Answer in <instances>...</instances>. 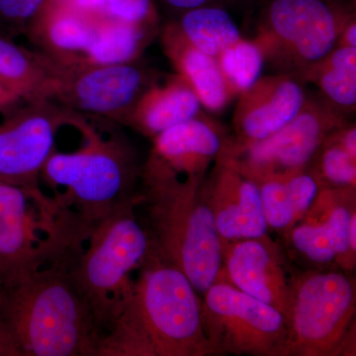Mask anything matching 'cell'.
Segmentation results:
<instances>
[{"label": "cell", "mask_w": 356, "mask_h": 356, "mask_svg": "<svg viewBox=\"0 0 356 356\" xmlns=\"http://www.w3.org/2000/svg\"><path fill=\"white\" fill-rule=\"evenodd\" d=\"M48 0H0V36L27 35Z\"/></svg>", "instance_id": "29"}, {"label": "cell", "mask_w": 356, "mask_h": 356, "mask_svg": "<svg viewBox=\"0 0 356 356\" xmlns=\"http://www.w3.org/2000/svg\"><path fill=\"white\" fill-rule=\"evenodd\" d=\"M76 252L0 285L2 356H98L102 336L72 277Z\"/></svg>", "instance_id": "1"}, {"label": "cell", "mask_w": 356, "mask_h": 356, "mask_svg": "<svg viewBox=\"0 0 356 356\" xmlns=\"http://www.w3.org/2000/svg\"><path fill=\"white\" fill-rule=\"evenodd\" d=\"M20 102L23 100L19 96L0 81V111L13 109Z\"/></svg>", "instance_id": "32"}, {"label": "cell", "mask_w": 356, "mask_h": 356, "mask_svg": "<svg viewBox=\"0 0 356 356\" xmlns=\"http://www.w3.org/2000/svg\"><path fill=\"white\" fill-rule=\"evenodd\" d=\"M233 124L235 146L257 142L275 133L299 113L306 95L301 81L290 74L261 76L238 96Z\"/></svg>", "instance_id": "15"}, {"label": "cell", "mask_w": 356, "mask_h": 356, "mask_svg": "<svg viewBox=\"0 0 356 356\" xmlns=\"http://www.w3.org/2000/svg\"><path fill=\"white\" fill-rule=\"evenodd\" d=\"M205 191L222 243L267 235L259 185L222 149L205 180Z\"/></svg>", "instance_id": "13"}, {"label": "cell", "mask_w": 356, "mask_h": 356, "mask_svg": "<svg viewBox=\"0 0 356 356\" xmlns=\"http://www.w3.org/2000/svg\"><path fill=\"white\" fill-rule=\"evenodd\" d=\"M131 201L89 232L88 247L72 257V277L88 302L102 337L118 317L133 289L132 275L144 266L156 245Z\"/></svg>", "instance_id": "5"}, {"label": "cell", "mask_w": 356, "mask_h": 356, "mask_svg": "<svg viewBox=\"0 0 356 356\" xmlns=\"http://www.w3.org/2000/svg\"><path fill=\"white\" fill-rule=\"evenodd\" d=\"M165 1L173 8L186 11L189 9L205 6H217L224 8L225 6L235 3L240 0H165Z\"/></svg>", "instance_id": "30"}, {"label": "cell", "mask_w": 356, "mask_h": 356, "mask_svg": "<svg viewBox=\"0 0 356 356\" xmlns=\"http://www.w3.org/2000/svg\"><path fill=\"white\" fill-rule=\"evenodd\" d=\"M315 84L324 102L341 112L353 111L356 104V48L336 47L299 79Z\"/></svg>", "instance_id": "23"}, {"label": "cell", "mask_w": 356, "mask_h": 356, "mask_svg": "<svg viewBox=\"0 0 356 356\" xmlns=\"http://www.w3.org/2000/svg\"><path fill=\"white\" fill-rule=\"evenodd\" d=\"M217 62L232 99L261 76L266 60L254 40L241 39L218 56Z\"/></svg>", "instance_id": "25"}, {"label": "cell", "mask_w": 356, "mask_h": 356, "mask_svg": "<svg viewBox=\"0 0 356 356\" xmlns=\"http://www.w3.org/2000/svg\"><path fill=\"white\" fill-rule=\"evenodd\" d=\"M255 181V180H254ZM262 208L270 228L291 229L305 216L320 192L321 181L312 170H301L283 177L257 180Z\"/></svg>", "instance_id": "21"}, {"label": "cell", "mask_w": 356, "mask_h": 356, "mask_svg": "<svg viewBox=\"0 0 356 356\" xmlns=\"http://www.w3.org/2000/svg\"><path fill=\"white\" fill-rule=\"evenodd\" d=\"M207 355H214L204 332L198 292L156 248L102 337L98 356Z\"/></svg>", "instance_id": "2"}, {"label": "cell", "mask_w": 356, "mask_h": 356, "mask_svg": "<svg viewBox=\"0 0 356 356\" xmlns=\"http://www.w3.org/2000/svg\"><path fill=\"white\" fill-rule=\"evenodd\" d=\"M0 123V181L41 191L40 175L70 113L50 102H25Z\"/></svg>", "instance_id": "12"}, {"label": "cell", "mask_w": 356, "mask_h": 356, "mask_svg": "<svg viewBox=\"0 0 356 356\" xmlns=\"http://www.w3.org/2000/svg\"><path fill=\"white\" fill-rule=\"evenodd\" d=\"M56 64L50 102L74 113L120 123L153 83L151 74L134 63L89 65L56 60Z\"/></svg>", "instance_id": "11"}, {"label": "cell", "mask_w": 356, "mask_h": 356, "mask_svg": "<svg viewBox=\"0 0 356 356\" xmlns=\"http://www.w3.org/2000/svg\"><path fill=\"white\" fill-rule=\"evenodd\" d=\"M295 250L312 262L318 264L339 262L336 236L324 220L313 219L295 225L290 232Z\"/></svg>", "instance_id": "27"}, {"label": "cell", "mask_w": 356, "mask_h": 356, "mask_svg": "<svg viewBox=\"0 0 356 356\" xmlns=\"http://www.w3.org/2000/svg\"><path fill=\"white\" fill-rule=\"evenodd\" d=\"M177 25L189 43L211 57L217 58L243 38L231 15L222 7L189 9Z\"/></svg>", "instance_id": "24"}, {"label": "cell", "mask_w": 356, "mask_h": 356, "mask_svg": "<svg viewBox=\"0 0 356 356\" xmlns=\"http://www.w3.org/2000/svg\"><path fill=\"white\" fill-rule=\"evenodd\" d=\"M201 300L204 332L213 355L285 356L284 316L218 277Z\"/></svg>", "instance_id": "9"}, {"label": "cell", "mask_w": 356, "mask_h": 356, "mask_svg": "<svg viewBox=\"0 0 356 356\" xmlns=\"http://www.w3.org/2000/svg\"><path fill=\"white\" fill-rule=\"evenodd\" d=\"M332 133L316 156L317 170L314 172L320 181L327 182L337 188L355 187L356 159L337 142Z\"/></svg>", "instance_id": "28"}, {"label": "cell", "mask_w": 356, "mask_h": 356, "mask_svg": "<svg viewBox=\"0 0 356 356\" xmlns=\"http://www.w3.org/2000/svg\"><path fill=\"white\" fill-rule=\"evenodd\" d=\"M86 235L54 197L0 181V285L72 254Z\"/></svg>", "instance_id": "6"}, {"label": "cell", "mask_w": 356, "mask_h": 356, "mask_svg": "<svg viewBox=\"0 0 356 356\" xmlns=\"http://www.w3.org/2000/svg\"><path fill=\"white\" fill-rule=\"evenodd\" d=\"M152 140L149 159L184 178L205 177L227 143L216 124L201 116L168 129Z\"/></svg>", "instance_id": "16"}, {"label": "cell", "mask_w": 356, "mask_h": 356, "mask_svg": "<svg viewBox=\"0 0 356 356\" xmlns=\"http://www.w3.org/2000/svg\"><path fill=\"white\" fill-rule=\"evenodd\" d=\"M355 13L334 0H270L254 41L264 60L298 79L337 47Z\"/></svg>", "instance_id": "7"}, {"label": "cell", "mask_w": 356, "mask_h": 356, "mask_svg": "<svg viewBox=\"0 0 356 356\" xmlns=\"http://www.w3.org/2000/svg\"><path fill=\"white\" fill-rule=\"evenodd\" d=\"M154 30L156 28L99 18L91 43L79 64L135 63L151 41Z\"/></svg>", "instance_id": "22"}, {"label": "cell", "mask_w": 356, "mask_h": 356, "mask_svg": "<svg viewBox=\"0 0 356 356\" xmlns=\"http://www.w3.org/2000/svg\"><path fill=\"white\" fill-rule=\"evenodd\" d=\"M350 247L356 252V215H353L350 226Z\"/></svg>", "instance_id": "33"}, {"label": "cell", "mask_w": 356, "mask_h": 356, "mask_svg": "<svg viewBox=\"0 0 356 356\" xmlns=\"http://www.w3.org/2000/svg\"><path fill=\"white\" fill-rule=\"evenodd\" d=\"M201 102L179 74L153 81L134 105L124 123L147 137L200 117Z\"/></svg>", "instance_id": "18"}, {"label": "cell", "mask_w": 356, "mask_h": 356, "mask_svg": "<svg viewBox=\"0 0 356 356\" xmlns=\"http://www.w3.org/2000/svg\"><path fill=\"white\" fill-rule=\"evenodd\" d=\"M98 20L65 0H48L27 35L49 57L64 64H74L83 60Z\"/></svg>", "instance_id": "17"}, {"label": "cell", "mask_w": 356, "mask_h": 356, "mask_svg": "<svg viewBox=\"0 0 356 356\" xmlns=\"http://www.w3.org/2000/svg\"><path fill=\"white\" fill-rule=\"evenodd\" d=\"M140 178L147 229L159 254L185 274L198 293L216 281L222 242L205 191V177H178L147 159Z\"/></svg>", "instance_id": "3"}, {"label": "cell", "mask_w": 356, "mask_h": 356, "mask_svg": "<svg viewBox=\"0 0 356 356\" xmlns=\"http://www.w3.org/2000/svg\"><path fill=\"white\" fill-rule=\"evenodd\" d=\"M355 282L337 271L291 280L285 356H329L344 346L355 316Z\"/></svg>", "instance_id": "8"}, {"label": "cell", "mask_w": 356, "mask_h": 356, "mask_svg": "<svg viewBox=\"0 0 356 356\" xmlns=\"http://www.w3.org/2000/svg\"><path fill=\"white\" fill-rule=\"evenodd\" d=\"M57 65L44 53H36L0 36V81L23 102H50Z\"/></svg>", "instance_id": "20"}, {"label": "cell", "mask_w": 356, "mask_h": 356, "mask_svg": "<svg viewBox=\"0 0 356 356\" xmlns=\"http://www.w3.org/2000/svg\"><path fill=\"white\" fill-rule=\"evenodd\" d=\"M337 47H351L356 48V20L355 17L346 25L337 39Z\"/></svg>", "instance_id": "31"}, {"label": "cell", "mask_w": 356, "mask_h": 356, "mask_svg": "<svg viewBox=\"0 0 356 356\" xmlns=\"http://www.w3.org/2000/svg\"><path fill=\"white\" fill-rule=\"evenodd\" d=\"M0 356H2V351H1V348H0Z\"/></svg>", "instance_id": "34"}, {"label": "cell", "mask_w": 356, "mask_h": 356, "mask_svg": "<svg viewBox=\"0 0 356 356\" xmlns=\"http://www.w3.org/2000/svg\"><path fill=\"white\" fill-rule=\"evenodd\" d=\"M218 277L286 316L291 280L287 277L280 250L267 235L222 243Z\"/></svg>", "instance_id": "14"}, {"label": "cell", "mask_w": 356, "mask_h": 356, "mask_svg": "<svg viewBox=\"0 0 356 356\" xmlns=\"http://www.w3.org/2000/svg\"><path fill=\"white\" fill-rule=\"evenodd\" d=\"M69 125L83 137L72 153L55 151L47 159L40 178L55 192L58 205L69 211L89 235L98 222L131 201L142 168L127 140L105 135L86 115L72 112Z\"/></svg>", "instance_id": "4"}, {"label": "cell", "mask_w": 356, "mask_h": 356, "mask_svg": "<svg viewBox=\"0 0 356 356\" xmlns=\"http://www.w3.org/2000/svg\"><path fill=\"white\" fill-rule=\"evenodd\" d=\"M343 115L323 100L307 98L299 113L275 133L257 142L222 152L257 181L307 170L332 132L344 125Z\"/></svg>", "instance_id": "10"}, {"label": "cell", "mask_w": 356, "mask_h": 356, "mask_svg": "<svg viewBox=\"0 0 356 356\" xmlns=\"http://www.w3.org/2000/svg\"><path fill=\"white\" fill-rule=\"evenodd\" d=\"M84 13L104 19L156 28L158 14L152 0H65Z\"/></svg>", "instance_id": "26"}, {"label": "cell", "mask_w": 356, "mask_h": 356, "mask_svg": "<svg viewBox=\"0 0 356 356\" xmlns=\"http://www.w3.org/2000/svg\"><path fill=\"white\" fill-rule=\"evenodd\" d=\"M161 47L177 74L184 77L196 93L201 105L210 112H221L232 97L222 79L217 58L189 43L177 23L172 22L161 32Z\"/></svg>", "instance_id": "19"}]
</instances>
